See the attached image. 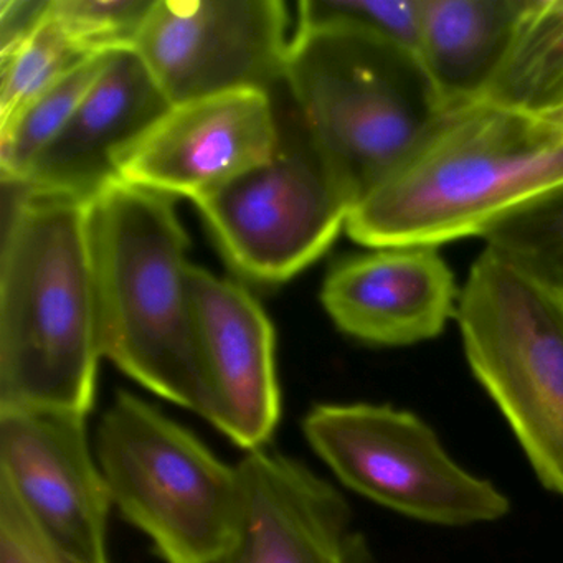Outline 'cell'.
<instances>
[{
	"mask_svg": "<svg viewBox=\"0 0 563 563\" xmlns=\"http://www.w3.org/2000/svg\"><path fill=\"white\" fill-rule=\"evenodd\" d=\"M12 189L0 253V413L88 417L103 358L91 200Z\"/></svg>",
	"mask_w": 563,
	"mask_h": 563,
	"instance_id": "1",
	"label": "cell"
},
{
	"mask_svg": "<svg viewBox=\"0 0 563 563\" xmlns=\"http://www.w3.org/2000/svg\"><path fill=\"white\" fill-rule=\"evenodd\" d=\"M562 184L563 128L481 101L457 104L355 203L345 232L367 249L484 239Z\"/></svg>",
	"mask_w": 563,
	"mask_h": 563,
	"instance_id": "2",
	"label": "cell"
},
{
	"mask_svg": "<svg viewBox=\"0 0 563 563\" xmlns=\"http://www.w3.org/2000/svg\"><path fill=\"white\" fill-rule=\"evenodd\" d=\"M103 357L157 397L207 418L190 265L173 197L118 179L90 202Z\"/></svg>",
	"mask_w": 563,
	"mask_h": 563,
	"instance_id": "3",
	"label": "cell"
},
{
	"mask_svg": "<svg viewBox=\"0 0 563 563\" xmlns=\"http://www.w3.org/2000/svg\"><path fill=\"white\" fill-rule=\"evenodd\" d=\"M285 84L355 203L446 110L415 52L345 25L296 27Z\"/></svg>",
	"mask_w": 563,
	"mask_h": 563,
	"instance_id": "4",
	"label": "cell"
},
{
	"mask_svg": "<svg viewBox=\"0 0 563 563\" xmlns=\"http://www.w3.org/2000/svg\"><path fill=\"white\" fill-rule=\"evenodd\" d=\"M456 321L474 377L542 486L563 496V289L486 246Z\"/></svg>",
	"mask_w": 563,
	"mask_h": 563,
	"instance_id": "5",
	"label": "cell"
},
{
	"mask_svg": "<svg viewBox=\"0 0 563 563\" xmlns=\"http://www.w3.org/2000/svg\"><path fill=\"white\" fill-rule=\"evenodd\" d=\"M98 464L111 503L166 563H209L239 532L243 483L199 438L130 391L98 423Z\"/></svg>",
	"mask_w": 563,
	"mask_h": 563,
	"instance_id": "6",
	"label": "cell"
},
{
	"mask_svg": "<svg viewBox=\"0 0 563 563\" xmlns=\"http://www.w3.org/2000/svg\"><path fill=\"white\" fill-rule=\"evenodd\" d=\"M272 98L278 121L275 153L196 206L240 275L276 285L331 249L355 202L316 146L285 81Z\"/></svg>",
	"mask_w": 563,
	"mask_h": 563,
	"instance_id": "7",
	"label": "cell"
},
{
	"mask_svg": "<svg viewBox=\"0 0 563 563\" xmlns=\"http://www.w3.org/2000/svg\"><path fill=\"white\" fill-rule=\"evenodd\" d=\"M302 433L339 481L372 503L437 526L494 522L506 494L456 463L433 428L390 405H316Z\"/></svg>",
	"mask_w": 563,
	"mask_h": 563,
	"instance_id": "8",
	"label": "cell"
},
{
	"mask_svg": "<svg viewBox=\"0 0 563 563\" xmlns=\"http://www.w3.org/2000/svg\"><path fill=\"white\" fill-rule=\"evenodd\" d=\"M292 35L282 0H156L137 52L170 104L286 80Z\"/></svg>",
	"mask_w": 563,
	"mask_h": 563,
	"instance_id": "9",
	"label": "cell"
},
{
	"mask_svg": "<svg viewBox=\"0 0 563 563\" xmlns=\"http://www.w3.org/2000/svg\"><path fill=\"white\" fill-rule=\"evenodd\" d=\"M0 481L35 526L77 563H110L111 503L87 417L68 411L0 413Z\"/></svg>",
	"mask_w": 563,
	"mask_h": 563,
	"instance_id": "10",
	"label": "cell"
},
{
	"mask_svg": "<svg viewBox=\"0 0 563 563\" xmlns=\"http://www.w3.org/2000/svg\"><path fill=\"white\" fill-rule=\"evenodd\" d=\"M278 143L272 93L230 91L173 104L121 157L120 179L197 200L266 163Z\"/></svg>",
	"mask_w": 563,
	"mask_h": 563,
	"instance_id": "11",
	"label": "cell"
},
{
	"mask_svg": "<svg viewBox=\"0 0 563 563\" xmlns=\"http://www.w3.org/2000/svg\"><path fill=\"white\" fill-rule=\"evenodd\" d=\"M239 532L209 563H374L342 494L301 461L249 451Z\"/></svg>",
	"mask_w": 563,
	"mask_h": 563,
	"instance_id": "12",
	"label": "cell"
},
{
	"mask_svg": "<svg viewBox=\"0 0 563 563\" xmlns=\"http://www.w3.org/2000/svg\"><path fill=\"white\" fill-rule=\"evenodd\" d=\"M190 291L209 384L206 420L246 451L262 450L282 420L275 329L243 286L200 266Z\"/></svg>",
	"mask_w": 563,
	"mask_h": 563,
	"instance_id": "13",
	"label": "cell"
},
{
	"mask_svg": "<svg viewBox=\"0 0 563 563\" xmlns=\"http://www.w3.org/2000/svg\"><path fill=\"white\" fill-rule=\"evenodd\" d=\"M460 289L440 246L371 249L332 266L321 301L349 338L401 347L438 338L456 319Z\"/></svg>",
	"mask_w": 563,
	"mask_h": 563,
	"instance_id": "14",
	"label": "cell"
},
{
	"mask_svg": "<svg viewBox=\"0 0 563 563\" xmlns=\"http://www.w3.org/2000/svg\"><path fill=\"white\" fill-rule=\"evenodd\" d=\"M170 107L136 51L114 52L67 126L14 186L95 199L120 179L121 157Z\"/></svg>",
	"mask_w": 563,
	"mask_h": 563,
	"instance_id": "15",
	"label": "cell"
},
{
	"mask_svg": "<svg viewBox=\"0 0 563 563\" xmlns=\"http://www.w3.org/2000/svg\"><path fill=\"white\" fill-rule=\"evenodd\" d=\"M522 0H420L417 55L444 107L474 103L496 74Z\"/></svg>",
	"mask_w": 563,
	"mask_h": 563,
	"instance_id": "16",
	"label": "cell"
},
{
	"mask_svg": "<svg viewBox=\"0 0 563 563\" xmlns=\"http://www.w3.org/2000/svg\"><path fill=\"white\" fill-rule=\"evenodd\" d=\"M479 101L533 118L563 110V0H522Z\"/></svg>",
	"mask_w": 563,
	"mask_h": 563,
	"instance_id": "17",
	"label": "cell"
},
{
	"mask_svg": "<svg viewBox=\"0 0 563 563\" xmlns=\"http://www.w3.org/2000/svg\"><path fill=\"white\" fill-rule=\"evenodd\" d=\"M113 54L95 55L75 65L18 113L0 123L2 183L19 184L24 179L38 154L67 126L81 101L107 70Z\"/></svg>",
	"mask_w": 563,
	"mask_h": 563,
	"instance_id": "18",
	"label": "cell"
},
{
	"mask_svg": "<svg viewBox=\"0 0 563 563\" xmlns=\"http://www.w3.org/2000/svg\"><path fill=\"white\" fill-rule=\"evenodd\" d=\"M484 240L486 246L563 289V184L514 210Z\"/></svg>",
	"mask_w": 563,
	"mask_h": 563,
	"instance_id": "19",
	"label": "cell"
},
{
	"mask_svg": "<svg viewBox=\"0 0 563 563\" xmlns=\"http://www.w3.org/2000/svg\"><path fill=\"white\" fill-rule=\"evenodd\" d=\"M87 58L90 57L71 41L51 5V11L27 41L2 58L0 123Z\"/></svg>",
	"mask_w": 563,
	"mask_h": 563,
	"instance_id": "20",
	"label": "cell"
},
{
	"mask_svg": "<svg viewBox=\"0 0 563 563\" xmlns=\"http://www.w3.org/2000/svg\"><path fill=\"white\" fill-rule=\"evenodd\" d=\"M156 0H52V12L88 57L134 51Z\"/></svg>",
	"mask_w": 563,
	"mask_h": 563,
	"instance_id": "21",
	"label": "cell"
},
{
	"mask_svg": "<svg viewBox=\"0 0 563 563\" xmlns=\"http://www.w3.org/2000/svg\"><path fill=\"white\" fill-rule=\"evenodd\" d=\"M345 25L418 51L420 0H301L296 27Z\"/></svg>",
	"mask_w": 563,
	"mask_h": 563,
	"instance_id": "22",
	"label": "cell"
},
{
	"mask_svg": "<svg viewBox=\"0 0 563 563\" xmlns=\"http://www.w3.org/2000/svg\"><path fill=\"white\" fill-rule=\"evenodd\" d=\"M0 563H77L35 526L8 484L0 481Z\"/></svg>",
	"mask_w": 563,
	"mask_h": 563,
	"instance_id": "23",
	"label": "cell"
},
{
	"mask_svg": "<svg viewBox=\"0 0 563 563\" xmlns=\"http://www.w3.org/2000/svg\"><path fill=\"white\" fill-rule=\"evenodd\" d=\"M52 0L0 2V58L21 47L51 11Z\"/></svg>",
	"mask_w": 563,
	"mask_h": 563,
	"instance_id": "24",
	"label": "cell"
},
{
	"mask_svg": "<svg viewBox=\"0 0 563 563\" xmlns=\"http://www.w3.org/2000/svg\"><path fill=\"white\" fill-rule=\"evenodd\" d=\"M543 120L549 121V123L555 124V126L563 128V110L556 111V113L549 114V117L543 118Z\"/></svg>",
	"mask_w": 563,
	"mask_h": 563,
	"instance_id": "25",
	"label": "cell"
}]
</instances>
